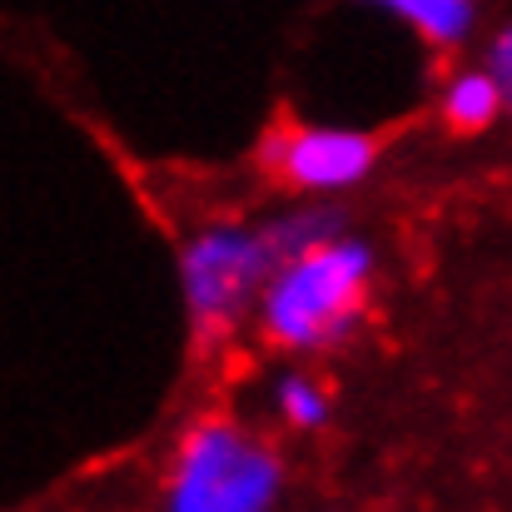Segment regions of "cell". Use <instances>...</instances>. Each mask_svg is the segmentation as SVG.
Segmentation results:
<instances>
[{
  "mask_svg": "<svg viewBox=\"0 0 512 512\" xmlns=\"http://www.w3.org/2000/svg\"><path fill=\"white\" fill-rule=\"evenodd\" d=\"M279 408H284V418H289L294 428H319L324 413H329L319 383H314V378H299V373L279 383Z\"/></svg>",
  "mask_w": 512,
  "mask_h": 512,
  "instance_id": "7",
  "label": "cell"
},
{
  "mask_svg": "<svg viewBox=\"0 0 512 512\" xmlns=\"http://www.w3.org/2000/svg\"><path fill=\"white\" fill-rule=\"evenodd\" d=\"M488 65H493V80H498V90H503V105L512 110V25L498 30V40H493V50H488Z\"/></svg>",
  "mask_w": 512,
  "mask_h": 512,
  "instance_id": "8",
  "label": "cell"
},
{
  "mask_svg": "<svg viewBox=\"0 0 512 512\" xmlns=\"http://www.w3.org/2000/svg\"><path fill=\"white\" fill-rule=\"evenodd\" d=\"M363 284H368V249L334 239L309 259L279 269V279L264 294V324L289 348L334 343L363 309Z\"/></svg>",
  "mask_w": 512,
  "mask_h": 512,
  "instance_id": "1",
  "label": "cell"
},
{
  "mask_svg": "<svg viewBox=\"0 0 512 512\" xmlns=\"http://www.w3.org/2000/svg\"><path fill=\"white\" fill-rule=\"evenodd\" d=\"M388 10L438 45H458L473 30V5H463V0H393Z\"/></svg>",
  "mask_w": 512,
  "mask_h": 512,
  "instance_id": "6",
  "label": "cell"
},
{
  "mask_svg": "<svg viewBox=\"0 0 512 512\" xmlns=\"http://www.w3.org/2000/svg\"><path fill=\"white\" fill-rule=\"evenodd\" d=\"M279 269L284 264L274 259L264 229L259 234H249V229H209V234H199L184 249V259H179V279H184V299H189L199 339L224 334L259 294H269Z\"/></svg>",
  "mask_w": 512,
  "mask_h": 512,
  "instance_id": "3",
  "label": "cell"
},
{
  "mask_svg": "<svg viewBox=\"0 0 512 512\" xmlns=\"http://www.w3.org/2000/svg\"><path fill=\"white\" fill-rule=\"evenodd\" d=\"M378 160V140L358 130H279L264 140V165L294 189L358 184Z\"/></svg>",
  "mask_w": 512,
  "mask_h": 512,
  "instance_id": "4",
  "label": "cell"
},
{
  "mask_svg": "<svg viewBox=\"0 0 512 512\" xmlns=\"http://www.w3.org/2000/svg\"><path fill=\"white\" fill-rule=\"evenodd\" d=\"M279 498V463L234 423H199L179 443L170 512H269Z\"/></svg>",
  "mask_w": 512,
  "mask_h": 512,
  "instance_id": "2",
  "label": "cell"
},
{
  "mask_svg": "<svg viewBox=\"0 0 512 512\" xmlns=\"http://www.w3.org/2000/svg\"><path fill=\"white\" fill-rule=\"evenodd\" d=\"M498 110H503V90H498L493 70H463L443 90V115L453 130H483Z\"/></svg>",
  "mask_w": 512,
  "mask_h": 512,
  "instance_id": "5",
  "label": "cell"
}]
</instances>
